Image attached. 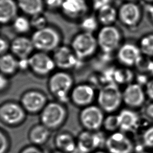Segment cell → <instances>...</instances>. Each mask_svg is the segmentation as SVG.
I'll use <instances>...</instances> for the list:
<instances>
[{"instance_id":"obj_1","label":"cell","mask_w":153,"mask_h":153,"mask_svg":"<svg viewBox=\"0 0 153 153\" xmlns=\"http://www.w3.org/2000/svg\"><path fill=\"white\" fill-rule=\"evenodd\" d=\"M74 86V78L66 71L53 72L48 81L50 92L57 101L63 104L70 100V94Z\"/></svg>"},{"instance_id":"obj_2","label":"cell","mask_w":153,"mask_h":153,"mask_svg":"<svg viewBox=\"0 0 153 153\" xmlns=\"http://www.w3.org/2000/svg\"><path fill=\"white\" fill-rule=\"evenodd\" d=\"M30 39L35 50L45 53L53 52L61 45L62 35L56 28L47 26L46 27L35 30Z\"/></svg>"},{"instance_id":"obj_3","label":"cell","mask_w":153,"mask_h":153,"mask_svg":"<svg viewBox=\"0 0 153 153\" xmlns=\"http://www.w3.org/2000/svg\"><path fill=\"white\" fill-rule=\"evenodd\" d=\"M39 114L41 123L51 131L60 128L68 116L64 104L57 100L48 102Z\"/></svg>"},{"instance_id":"obj_4","label":"cell","mask_w":153,"mask_h":153,"mask_svg":"<svg viewBox=\"0 0 153 153\" xmlns=\"http://www.w3.org/2000/svg\"><path fill=\"white\" fill-rule=\"evenodd\" d=\"M71 47L76 57L84 61L96 53L98 47L96 36L93 33L81 31L73 38Z\"/></svg>"},{"instance_id":"obj_5","label":"cell","mask_w":153,"mask_h":153,"mask_svg":"<svg viewBox=\"0 0 153 153\" xmlns=\"http://www.w3.org/2000/svg\"><path fill=\"white\" fill-rule=\"evenodd\" d=\"M122 100V93L115 82L108 83L104 85L97 96L98 106L106 112H113L116 111Z\"/></svg>"},{"instance_id":"obj_6","label":"cell","mask_w":153,"mask_h":153,"mask_svg":"<svg viewBox=\"0 0 153 153\" xmlns=\"http://www.w3.org/2000/svg\"><path fill=\"white\" fill-rule=\"evenodd\" d=\"M26 112L20 103L8 101L0 105V121L9 127L22 124L26 118Z\"/></svg>"},{"instance_id":"obj_7","label":"cell","mask_w":153,"mask_h":153,"mask_svg":"<svg viewBox=\"0 0 153 153\" xmlns=\"http://www.w3.org/2000/svg\"><path fill=\"white\" fill-rule=\"evenodd\" d=\"M98 47L105 53H110L118 48L121 35L119 29L112 25L103 26L96 36Z\"/></svg>"},{"instance_id":"obj_8","label":"cell","mask_w":153,"mask_h":153,"mask_svg":"<svg viewBox=\"0 0 153 153\" xmlns=\"http://www.w3.org/2000/svg\"><path fill=\"white\" fill-rule=\"evenodd\" d=\"M103 111L96 105H91L81 108L79 121L82 127L88 131H99L104 120Z\"/></svg>"},{"instance_id":"obj_9","label":"cell","mask_w":153,"mask_h":153,"mask_svg":"<svg viewBox=\"0 0 153 153\" xmlns=\"http://www.w3.org/2000/svg\"><path fill=\"white\" fill-rule=\"evenodd\" d=\"M29 69L39 76H45L53 74L56 68L52 56L42 51L33 53L29 57Z\"/></svg>"},{"instance_id":"obj_10","label":"cell","mask_w":153,"mask_h":153,"mask_svg":"<svg viewBox=\"0 0 153 153\" xmlns=\"http://www.w3.org/2000/svg\"><path fill=\"white\" fill-rule=\"evenodd\" d=\"M51 56L56 68L62 71L76 69L83 62L76 57L71 47L65 45H61L56 48Z\"/></svg>"},{"instance_id":"obj_11","label":"cell","mask_w":153,"mask_h":153,"mask_svg":"<svg viewBox=\"0 0 153 153\" xmlns=\"http://www.w3.org/2000/svg\"><path fill=\"white\" fill-rule=\"evenodd\" d=\"M48 102L44 93L36 90H30L23 93L20 103L26 113L35 114L40 113Z\"/></svg>"},{"instance_id":"obj_12","label":"cell","mask_w":153,"mask_h":153,"mask_svg":"<svg viewBox=\"0 0 153 153\" xmlns=\"http://www.w3.org/2000/svg\"><path fill=\"white\" fill-rule=\"evenodd\" d=\"M76 139L77 147L86 153H90L105 144L106 139L103 134L99 131H92L84 130L78 136Z\"/></svg>"},{"instance_id":"obj_13","label":"cell","mask_w":153,"mask_h":153,"mask_svg":"<svg viewBox=\"0 0 153 153\" xmlns=\"http://www.w3.org/2000/svg\"><path fill=\"white\" fill-rule=\"evenodd\" d=\"M96 97L93 87L87 83L74 85L70 94V100L75 106L83 108L92 105Z\"/></svg>"},{"instance_id":"obj_14","label":"cell","mask_w":153,"mask_h":153,"mask_svg":"<svg viewBox=\"0 0 153 153\" xmlns=\"http://www.w3.org/2000/svg\"><path fill=\"white\" fill-rule=\"evenodd\" d=\"M105 146L109 153H131L133 144L122 132H114L106 139Z\"/></svg>"},{"instance_id":"obj_15","label":"cell","mask_w":153,"mask_h":153,"mask_svg":"<svg viewBox=\"0 0 153 153\" xmlns=\"http://www.w3.org/2000/svg\"><path fill=\"white\" fill-rule=\"evenodd\" d=\"M142 13L139 6L133 1H126L118 10V17L121 22L128 27L136 26L140 20Z\"/></svg>"},{"instance_id":"obj_16","label":"cell","mask_w":153,"mask_h":153,"mask_svg":"<svg viewBox=\"0 0 153 153\" xmlns=\"http://www.w3.org/2000/svg\"><path fill=\"white\" fill-rule=\"evenodd\" d=\"M89 9L86 0H64L60 11L67 19L74 20L81 19L87 15Z\"/></svg>"},{"instance_id":"obj_17","label":"cell","mask_w":153,"mask_h":153,"mask_svg":"<svg viewBox=\"0 0 153 153\" xmlns=\"http://www.w3.org/2000/svg\"><path fill=\"white\" fill-rule=\"evenodd\" d=\"M34 46L30 38L19 35L14 38L10 45V50L17 59L29 58L33 53Z\"/></svg>"},{"instance_id":"obj_18","label":"cell","mask_w":153,"mask_h":153,"mask_svg":"<svg viewBox=\"0 0 153 153\" xmlns=\"http://www.w3.org/2000/svg\"><path fill=\"white\" fill-rule=\"evenodd\" d=\"M141 53L140 48L137 45L131 43H126L120 47L117 53V57L123 65L132 66L140 62Z\"/></svg>"},{"instance_id":"obj_19","label":"cell","mask_w":153,"mask_h":153,"mask_svg":"<svg viewBox=\"0 0 153 153\" xmlns=\"http://www.w3.org/2000/svg\"><path fill=\"white\" fill-rule=\"evenodd\" d=\"M122 96L124 102L131 108L140 106L145 99L143 89L140 84L136 83L128 84L123 92Z\"/></svg>"},{"instance_id":"obj_20","label":"cell","mask_w":153,"mask_h":153,"mask_svg":"<svg viewBox=\"0 0 153 153\" xmlns=\"http://www.w3.org/2000/svg\"><path fill=\"white\" fill-rule=\"evenodd\" d=\"M119 128L123 131H130L134 130L139 123V118L134 111L124 109L117 115Z\"/></svg>"},{"instance_id":"obj_21","label":"cell","mask_w":153,"mask_h":153,"mask_svg":"<svg viewBox=\"0 0 153 153\" xmlns=\"http://www.w3.org/2000/svg\"><path fill=\"white\" fill-rule=\"evenodd\" d=\"M16 0H0V25L12 23L18 13Z\"/></svg>"},{"instance_id":"obj_22","label":"cell","mask_w":153,"mask_h":153,"mask_svg":"<svg viewBox=\"0 0 153 153\" xmlns=\"http://www.w3.org/2000/svg\"><path fill=\"white\" fill-rule=\"evenodd\" d=\"M50 134L51 130L40 123L31 127L28 133V138L33 145L39 146L48 140Z\"/></svg>"},{"instance_id":"obj_23","label":"cell","mask_w":153,"mask_h":153,"mask_svg":"<svg viewBox=\"0 0 153 153\" xmlns=\"http://www.w3.org/2000/svg\"><path fill=\"white\" fill-rule=\"evenodd\" d=\"M54 145L57 150L65 153H72L77 147L76 139L68 132L57 134L54 138Z\"/></svg>"},{"instance_id":"obj_24","label":"cell","mask_w":153,"mask_h":153,"mask_svg":"<svg viewBox=\"0 0 153 153\" xmlns=\"http://www.w3.org/2000/svg\"><path fill=\"white\" fill-rule=\"evenodd\" d=\"M19 10L30 17L43 13L44 0H16Z\"/></svg>"},{"instance_id":"obj_25","label":"cell","mask_w":153,"mask_h":153,"mask_svg":"<svg viewBox=\"0 0 153 153\" xmlns=\"http://www.w3.org/2000/svg\"><path fill=\"white\" fill-rule=\"evenodd\" d=\"M19 71L18 59L11 53L0 56V72L9 76Z\"/></svg>"},{"instance_id":"obj_26","label":"cell","mask_w":153,"mask_h":153,"mask_svg":"<svg viewBox=\"0 0 153 153\" xmlns=\"http://www.w3.org/2000/svg\"><path fill=\"white\" fill-rule=\"evenodd\" d=\"M97 12V20L103 26L112 25L118 17V10L111 4L103 7Z\"/></svg>"},{"instance_id":"obj_27","label":"cell","mask_w":153,"mask_h":153,"mask_svg":"<svg viewBox=\"0 0 153 153\" xmlns=\"http://www.w3.org/2000/svg\"><path fill=\"white\" fill-rule=\"evenodd\" d=\"M12 27L20 35H24L32 28L30 19L25 16H17L12 22Z\"/></svg>"},{"instance_id":"obj_28","label":"cell","mask_w":153,"mask_h":153,"mask_svg":"<svg viewBox=\"0 0 153 153\" xmlns=\"http://www.w3.org/2000/svg\"><path fill=\"white\" fill-rule=\"evenodd\" d=\"M99 24L97 17L87 14L80 19L79 27L82 32L93 33L98 29Z\"/></svg>"},{"instance_id":"obj_29","label":"cell","mask_w":153,"mask_h":153,"mask_svg":"<svg viewBox=\"0 0 153 153\" xmlns=\"http://www.w3.org/2000/svg\"><path fill=\"white\" fill-rule=\"evenodd\" d=\"M141 52L146 56H153V34H148L143 36L139 44Z\"/></svg>"},{"instance_id":"obj_30","label":"cell","mask_w":153,"mask_h":153,"mask_svg":"<svg viewBox=\"0 0 153 153\" xmlns=\"http://www.w3.org/2000/svg\"><path fill=\"white\" fill-rule=\"evenodd\" d=\"M113 76L115 82L120 84L128 82L133 78L132 72L130 70L126 69H120L115 70V72H113Z\"/></svg>"},{"instance_id":"obj_31","label":"cell","mask_w":153,"mask_h":153,"mask_svg":"<svg viewBox=\"0 0 153 153\" xmlns=\"http://www.w3.org/2000/svg\"><path fill=\"white\" fill-rule=\"evenodd\" d=\"M30 22L32 28L34 30L40 29L48 26L47 19L42 13L30 17Z\"/></svg>"},{"instance_id":"obj_32","label":"cell","mask_w":153,"mask_h":153,"mask_svg":"<svg viewBox=\"0 0 153 153\" xmlns=\"http://www.w3.org/2000/svg\"><path fill=\"white\" fill-rule=\"evenodd\" d=\"M102 126L108 131H115L119 128L117 115H109L105 118Z\"/></svg>"},{"instance_id":"obj_33","label":"cell","mask_w":153,"mask_h":153,"mask_svg":"<svg viewBox=\"0 0 153 153\" xmlns=\"http://www.w3.org/2000/svg\"><path fill=\"white\" fill-rule=\"evenodd\" d=\"M10 147V141L8 135L0 129V153H7Z\"/></svg>"},{"instance_id":"obj_34","label":"cell","mask_w":153,"mask_h":153,"mask_svg":"<svg viewBox=\"0 0 153 153\" xmlns=\"http://www.w3.org/2000/svg\"><path fill=\"white\" fill-rule=\"evenodd\" d=\"M142 139L145 146L153 148V126L149 127L145 130L143 134Z\"/></svg>"},{"instance_id":"obj_35","label":"cell","mask_w":153,"mask_h":153,"mask_svg":"<svg viewBox=\"0 0 153 153\" xmlns=\"http://www.w3.org/2000/svg\"><path fill=\"white\" fill-rule=\"evenodd\" d=\"M64 0H44L45 7L51 10H60Z\"/></svg>"},{"instance_id":"obj_36","label":"cell","mask_w":153,"mask_h":153,"mask_svg":"<svg viewBox=\"0 0 153 153\" xmlns=\"http://www.w3.org/2000/svg\"><path fill=\"white\" fill-rule=\"evenodd\" d=\"M10 85L8 76L0 72V92L6 90Z\"/></svg>"},{"instance_id":"obj_37","label":"cell","mask_w":153,"mask_h":153,"mask_svg":"<svg viewBox=\"0 0 153 153\" xmlns=\"http://www.w3.org/2000/svg\"><path fill=\"white\" fill-rule=\"evenodd\" d=\"M111 0H93L92 6L93 8L97 11L105 6L111 4Z\"/></svg>"},{"instance_id":"obj_38","label":"cell","mask_w":153,"mask_h":153,"mask_svg":"<svg viewBox=\"0 0 153 153\" xmlns=\"http://www.w3.org/2000/svg\"><path fill=\"white\" fill-rule=\"evenodd\" d=\"M10 43L2 37H0V56L3 55L8 53V50H10Z\"/></svg>"},{"instance_id":"obj_39","label":"cell","mask_w":153,"mask_h":153,"mask_svg":"<svg viewBox=\"0 0 153 153\" xmlns=\"http://www.w3.org/2000/svg\"><path fill=\"white\" fill-rule=\"evenodd\" d=\"M20 153H44L38 146L35 145L27 146L23 148Z\"/></svg>"},{"instance_id":"obj_40","label":"cell","mask_w":153,"mask_h":153,"mask_svg":"<svg viewBox=\"0 0 153 153\" xmlns=\"http://www.w3.org/2000/svg\"><path fill=\"white\" fill-rule=\"evenodd\" d=\"M18 64H19V70L25 71L27 69H29V58L24 59H18Z\"/></svg>"},{"instance_id":"obj_41","label":"cell","mask_w":153,"mask_h":153,"mask_svg":"<svg viewBox=\"0 0 153 153\" xmlns=\"http://www.w3.org/2000/svg\"><path fill=\"white\" fill-rule=\"evenodd\" d=\"M146 93L150 99L153 100V79L146 83Z\"/></svg>"},{"instance_id":"obj_42","label":"cell","mask_w":153,"mask_h":153,"mask_svg":"<svg viewBox=\"0 0 153 153\" xmlns=\"http://www.w3.org/2000/svg\"><path fill=\"white\" fill-rule=\"evenodd\" d=\"M145 113L147 117L153 119V103H149L145 108Z\"/></svg>"},{"instance_id":"obj_43","label":"cell","mask_w":153,"mask_h":153,"mask_svg":"<svg viewBox=\"0 0 153 153\" xmlns=\"http://www.w3.org/2000/svg\"><path fill=\"white\" fill-rule=\"evenodd\" d=\"M148 12L149 13L150 17L153 21V4L149 5V7L148 8Z\"/></svg>"},{"instance_id":"obj_44","label":"cell","mask_w":153,"mask_h":153,"mask_svg":"<svg viewBox=\"0 0 153 153\" xmlns=\"http://www.w3.org/2000/svg\"><path fill=\"white\" fill-rule=\"evenodd\" d=\"M148 69L151 72V73H152V74H153V61H151L148 63Z\"/></svg>"},{"instance_id":"obj_45","label":"cell","mask_w":153,"mask_h":153,"mask_svg":"<svg viewBox=\"0 0 153 153\" xmlns=\"http://www.w3.org/2000/svg\"><path fill=\"white\" fill-rule=\"evenodd\" d=\"M72 153H86V152H85L84 151H82V150H81V149H79V148L76 147V148H75V149Z\"/></svg>"},{"instance_id":"obj_46","label":"cell","mask_w":153,"mask_h":153,"mask_svg":"<svg viewBox=\"0 0 153 153\" xmlns=\"http://www.w3.org/2000/svg\"><path fill=\"white\" fill-rule=\"evenodd\" d=\"M93 153H108L102 150H100V149H97L96 151H94V152H93Z\"/></svg>"},{"instance_id":"obj_47","label":"cell","mask_w":153,"mask_h":153,"mask_svg":"<svg viewBox=\"0 0 153 153\" xmlns=\"http://www.w3.org/2000/svg\"><path fill=\"white\" fill-rule=\"evenodd\" d=\"M49 153H65V152H62V151H60L56 149V150L53 151H51V152H49Z\"/></svg>"},{"instance_id":"obj_48","label":"cell","mask_w":153,"mask_h":153,"mask_svg":"<svg viewBox=\"0 0 153 153\" xmlns=\"http://www.w3.org/2000/svg\"><path fill=\"white\" fill-rule=\"evenodd\" d=\"M145 2H148V3H150L151 4H153V0H143Z\"/></svg>"},{"instance_id":"obj_49","label":"cell","mask_w":153,"mask_h":153,"mask_svg":"<svg viewBox=\"0 0 153 153\" xmlns=\"http://www.w3.org/2000/svg\"><path fill=\"white\" fill-rule=\"evenodd\" d=\"M140 153H153V152H147V151H143V152H141Z\"/></svg>"},{"instance_id":"obj_50","label":"cell","mask_w":153,"mask_h":153,"mask_svg":"<svg viewBox=\"0 0 153 153\" xmlns=\"http://www.w3.org/2000/svg\"><path fill=\"white\" fill-rule=\"evenodd\" d=\"M126 1H133V2H134V1H137V0H126Z\"/></svg>"},{"instance_id":"obj_51","label":"cell","mask_w":153,"mask_h":153,"mask_svg":"<svg viewBox=\"0 0 153 153\" xmlns=\"http://www.w3.org/2000/svg\"><path fill=\"white\" fill-rule=\"evenodd\" d=\"M0 32H1V25H0Z\"/></svg>"}]
</instances>
